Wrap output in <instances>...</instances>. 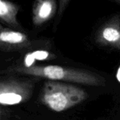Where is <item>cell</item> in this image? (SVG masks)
Returning a JSON list of instances; mask_svg holds the SVG:
<instances>
[{"mask_svg": "<svg viewBox=\"0 0 120 120\" xmlns=\"http://www.w3.org/2000/svg\"><path fill=\"white\" fill-rule=\"evenodd\" d=\"M88 97L83 89L66 83L48 81L44 84L42 102L52 110L61 112L82 103Z\"/></svg>", "mask_w": 120, "mask_h": 120, "instance_id": "6da1fadb", "label": "cell"}, {"mask_svg": "<svg viewBox=\"0 0 120 120\" xmlns=\"http://www.w3.org/2000/svg\"><path fill=\"white\" fill-rule=\"evenodd\" d=\"M21 72L33 76L47 79L50 81H64L91 86L103 85L105 82L103 78L92 72L59 65L33 66L30 68H24L21 70Z\"/></svg>", "mask_w": 120, "mask_h": 120, "instance_id": "7a4b0ae2", "label": "cell"}, {"mask_svg": "<svg viewBox=\"0 0 120 120\" xmlns=\"http://www.w3.org/2000/svg\"><path fill=\"white\" fill-rule=\"evenodd\" d=\"M28 94L20 84L0 82V104L14 105L22 103Z\"/></svg>", "mask_w": 120, "mask_h": 120, "instance_id": "3957f363", "label": "cell"}, {"mask_svg": "<svg viewBox=\"0 0 120 120\" xmlns=\"http://www.w3.org/2000/svg\"><path fill=\"white\" fill-rule=\"evenodd\" d=\"M56 9L54 1L45 0L37 1L33 6V21L35 25H40L47 21L53 15Z\"/></svg>", "mask_w": 120, "mask_h": 120, "instance_id": "277c9868", "label": "cell"}, {"mask_svg": "<svg viewBox=\"0 0 120 120\" xmlns=\"http://www.w3.org/2000/svg\"><path fill=\"white\" fill-rule=\"evenodd\" d=\"M99 40L105 45L120 49V27L115 23H110L100 31Z\"/></svg>", "mask_w": 120, "mask_h": 120, "instance_id": "5b68a950", "label": "cell"}, {"mask_svg": "<svg viewBox=\"0 0 120 120\" xmlns=\"http://www.w3.org/2000/svg\"><path fill=\"white\" fill-rule=\"evenodd\" d=\"M28 41L27 36L21 32L14 30H1L0 44L4 45H20Z\"/></svg>", "mask_w": 120, "mask_h": 120, "instance_id": "8992f818", "label": "cell"}, {"mask_svg": "<svg viewBox=\"0 0 120 120\" xmlns=\"http://www.w3.org/2000/svg\"><path fill=\"white\" fill-rule=\"evenodd\" d=\"M18 7L7 1L0 0V19L7 23L15 25L16 21V15Z\"/></svg>", "mask_w": 120, "mask_h": 120, "instance_id": "52a82bcc", "label": "cell"}, {"mask_svg": "<svg viewBox=\"0 0 120 120\" xmlns=\"http://www.w3.org/2000/svg\"><path fill=\"white\" fill-rule=\"evenodd\" d=\"M51 54L45 50H37L27 53L24 58V67L25 68H30L33 67L36 60L42 61L51 58Z\"/></svg>", "mask_w": 120, "mask_h": 120, "instance_id": "ba28073f", "label": "cell"}, {"mask_svg": "<svg viewBox=\"0 0 120 120\" xmlns=\"http://www.w3.org/2000/svg\"><path fill=\"white\" fill-rule=\"evenodd\" d=\"M116 77H117V81H118V82L120 83V66L119 67L118 70H117Z\"/></svg>", "mask_w": 120, "mask_h": 120, "instance_id": "9c48e42d", "label": "cell"}, {"mask_svg": "<svg viewBox=\"0 0 120 120\" xmlns=\"http://www.w3.org/2000/svg\"><path fill=\"white\" fill-rule=\"evenodd\" d=\"M0 112H1V108H0Z\"/></svg>", "mask_w": 120, "mask_h": 120, "instance_id": "30bf717a", "label": "cell"}]
</instances>
